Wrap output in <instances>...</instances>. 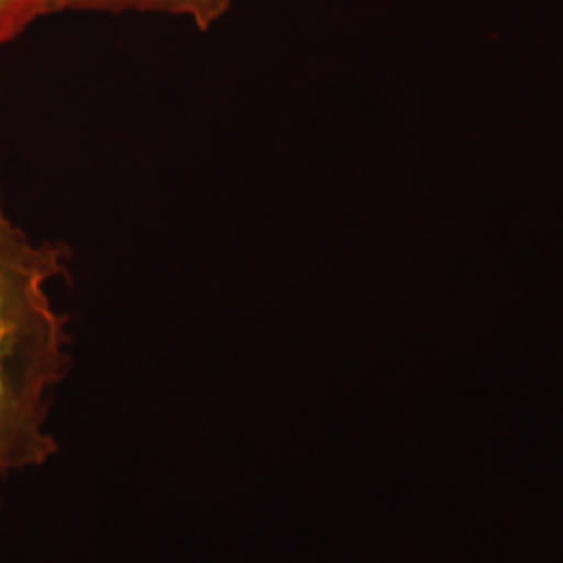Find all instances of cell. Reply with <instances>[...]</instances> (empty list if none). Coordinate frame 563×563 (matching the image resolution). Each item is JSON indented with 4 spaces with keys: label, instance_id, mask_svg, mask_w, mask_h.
I'll return each mask as SVG.
<instances>
[{
    "label": "cell",
    "instance_id": "obj_2",
    "mask_svg": "<svg viewBox=\"0 0 563 563\" xmlns=\"http://www.w3.org/2000/svg\"><path fill=\"white\" fill-rule=\"evenodd\" d=\"M232 0H57V11H141L167 13L209 30L228 13Z\"/></svg>",
    "mask_w": 563,
    "mask_h": 563
},
{
    "label": "cell",
    "instance_id": "obj_3",
    "mask_svg": "<svg viewBox=\"0 0 563 563\" xmlns=\"http://www.w3.org/2000/svg\"><path fill=\"white\" fill-rule=\"evenodd\" d=\"M57 11V0H0V44L15 41L32 23Z\"/></svg>",
    "mask_w": 563,
    "mask_h": 563
},
{
    "label": "cell",
    "instance_id": "obj_1",
    "mask_svg": "<svg viewBox=\"0 0 563 563\" xmlns=\"http://www.w3.org/2000/svg\"><path fill=\"white\" fill-rule=\"evenodd\" d=\"M65 249L34 242L0 199V474L41 465L55 453L46 397L67 363L65 318L48 284L65 272Z\"/></svg>",
    "mask_w": 563,
    "mask_h": 563
}]
</instances>
